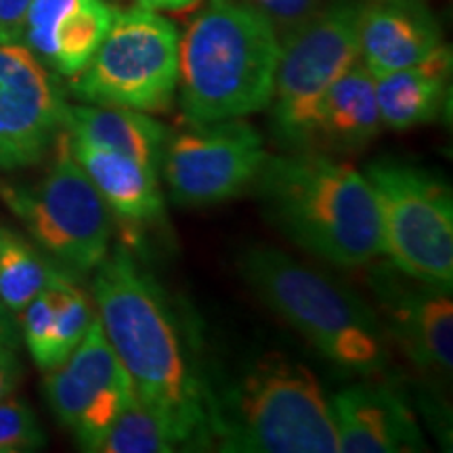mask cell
I'll return each mask as SVG.
<instances>
[{
  "mask_svg": "<svg viewBox=\"0 0 453 453\" xmlns=\"http://www.w3.org/2000/svg\"><path fill=\"white\" fill-rule=\"evenodd\" d=\"M93 296L139 399L166 422L177 449H208L206 376L157 281L116 246L95 269Z\"/></svg>",
  "mask_w": 453,
  "mask_h": 453,
  "instance_id": "6da1fadb",
  "label": "cell"
},
{
  "mask_svg": "<svg viewBox=\"0 0 453 453\" xmlns=\"http://www.w3.org/2000/svg\"><path fill=\"white\" fill-rule=\"evenodd\" d=\"M281 234L338 267L380 257V223L365 174L315 150L267 156L252 183Z\"/></svg>",
  "mask_w": 453,
  "mask_h": 453,
  "instance_id": "7a4b0ae2",
  "label": "cell"
},
{
  "mask_svg": "<svg viewBox=\"0 0 453 453\" xmlns=\"http://www.w3.org/2000/svg\"><path fill=\"white\" fill-rule=\"evenodd\" d=\"M211 447L229 453H340L332 405L315 373L281 353L226 380H206Z\"/></svg>",
  "mask_w": 453,
  "mask_h": 453,
  "instance_id": "3957f363",
  "label": "cell"
},
{
  "mask_svg": "<svg viewBox=\"0 0 453 453\" xmlns=\"http://www.w3.org/2000/svg\"><path fill=\"white\" fill-rule=\"evenodd\" d=\"M281 42L254 4L211 0L179 41L180 107L189 124L267 110Z\"/></svg>",
  "mask_w": 453,
  "mask_h": 453,
  "instance_id": "277c9868",
  "label": "cell"
},
{
  "mask_svg": "<svg viewBox=\"0 0 453 453\" xmlns=\"http://www.w3.org/2000/svg\"><path fill=\"white\" fill-rule=\"evenodd\" d=\"M240 269L254 292L324 359L357 373L387 365L380 319L338 281L271 246L248 248Z\"/></svg>",
  "mask_w": 453,
  "mask_h": 453,
  "instance_id": "5b68a950",
  "label": "cell"
},
{
  "mask_svg": "<svg viewBox=\"0 0 453 453\" xmlns=\"http://www.w3.org/2000/svg\"><path fill=\"white\" fill-rule=\"evenodd\" d=\"M359 7L353 0H338L286 32L269 104L271 134L283 151L313 150L321 99L350 65L361 61Z\"/></svg>",
  "mask_w": 453,
  "mask_h": 453,
  "instance_id": "8992f818",
  "label": "cell"
},
{
  "mask_svg": "<svg viewBox=\"0 0 453 453\" xmlns=\"http://www.w3.org/2000/svg\"><path fill=\"white\" fill-rule=\"evenodd\" d=\"M380 223V250L388 263L413 280L451 288L453 283V196L443 179L411 164H370Z\"/></svg>",
  "mask_w": 453,
  "mask_h": 453,
  "instance_id": "52a82bcc",
  "label": "cell"
},
{
  "mask_svg": "<svg viewBox=\"0 0 453 453\" xmlns=\"http://www.w3.org/2000/svg\"><path fill=\"white\" fill-rule=\"evenodd\" d=\"M179 32L156 11H118L104 42L76 76L70 90L95 105L164 111L179 84Z\"/></svg>",
  "mask_w": 453,
  "mask_h": 453,
  "instance_id": "ba28073f",
  "label": "cell"
},
{
  "mask_svg": "<svg viewBox=\"0 0 453 453\" xmlns=\"http://www.w3.org/2000/svg\"><path fill=\"white\" fill-rule=\"evenodd\" d=\"M55 157L34 187H3L0 196L34 242L61 267L88 273L110 252L111 211L72 154L70 134H57Z\"/></svg>",
  "mask_w": 453,
  "mask_h": 453,
  "instance_id": "9c48e42d",
  "label": "cell"
},
{
  "mask_svg": "<svg viewBox=\"0 0 453 453\" xmlns=\"http://www.w3.org/2000/svg\"><path fill=\"white\" fill-rule=\"evenodd\" d=\"M267 156L258 130L234 118L191 124L168 137L160 166L174 202L208 206L252 187Z\"/></svg>",
  "mask_w": 453,
  "mask_h": 453,
  "instance_id": "30bf717a",
  "label": "cell"
},
{
  "mask_svg": "<svg viewBox=\"0 0 453 453\" xmlns=\"http://www.w3.org/2000/svg\"><path fill=\"white\" fill-rule=\"evenodd\" d=\"M44 393L57 420L87 451L99 449L118 413L137 396L97 313L72 355L47 370Z\"/></svg>",
  "mask_w": 453,
  "mask_h": 453,
  "instance_id": "8fae6325",
  "label": "cell"
},
{
  "mask_svg": "<svg viewBox=\"0 0 453 453\" xmlns=\"http://www.w3.org/2000/svg\"><path fill=\"white\" fill-rule=\"evenodd\" d=\"M64 105L42 61L21 41L0 38V168L41 162L59 134Z\"/></svg>",
  "mask_w": 453,
  "mask_h": 453,
  "instance_id": "7c38bea8",
  "label": "cell"
},
{
  "mask_svg": "<svg viewBox=\"0 0 453 453\" xmlns=\"http://www.w3.org/2000/svg\"><path fill=\"white\" fill-rule=\"evenodd\" d=\"M384 332L420 370L449 376L453 367L451 288L413 280L393 265L370 271Z\"/></svg>",
  "mask_w": 453,
  "mask_h": 453,
  "instance_id": "4fadbf2b",
  "label": "cell"
},
{
  "mask_svg": "<svg viewBox=\"0 0 453 453\" xmlns=\"http://www.w3.org/2000/svg\"><path fill=\"white\" fill-rule=\"evenodd\" d=\"M340 453L424 451L422 428L405 399L384 384H353L330 401Z\"/></svg>",
  "mask_w": 453,
  "mask_h": 453,
  "instance_id": "5bb4252c",
  "label": "cell"
},
{
  "mask_svg": "<svg viewBox=\"0 0 453 453\" xmlns=\"http://www.w3.org/2000/svg\"><path fill=\"white\" fill-rule=\"evenodd\" d=\"M116 13L105 0H32L21 42L50 70L72 78L104 42Z\"/></svg>",
  "mask_w": 453,
  "mask_h": 453,
  "instance_id": "9a60e30c",
  "label": "cell"
},
{
  "mask_svg": "<svg viewBox=\"0 0 453 453\" xmlns=\"http://www.w3.org/2000/svg\"><path fill=\"white\" fill-rule=\"evenodd\" d=\"M357 36L373 78L422 64L443 47L437 21L420 0H372L359 7Z\"/></svg>",
  "mask_w": 453,
  "mask_h": 453,
  "instance_id": "2e32d148",
  "label": "cell"
},
{
  "mask_svg": "<svg viewBox=\"0 0 453 453\" xmlns=\"http://www.w3.org/2000/svg\"><path fill=\"white\" fill-rule=\"evenodd\" d=\"M382 128L376 78L357 61L327 88L317 110L313 150L324 154L359 151Z\"/></svg>",
  "mask_w": 453,
  "mask_h": 453,
  "instance_id": "e0dca14e",
  "label": "cell"
},
{
  "mask_svg": "<svg viewBox=\"0 0 453 453\" xmlns=\"http://www.w3.org/2000/svg\"><path fill=\"white\" fill-rule=\"evenodd\" d=\"M70 141L73 157L111 212L133 223H147L160 217L164 202L157 187V168L120 151L72 137Z\"/></svg>",
  "mask_w": 453,
  "mask_h": 453,
  "instance_id": "ac0fdd59",
  "label": "cell"
},
{
  "mask_svg": "<svg viewBox=\"0 0 453 453\" xmlns=\"http://www.w3.org/2000/svg\"><path fill=\"white\" fill-rule=\"evenodd\" d=\"M61 128L72 139L120 151L160 168L170 133L145 111L116 105H64Z\"/></svg>",
  "mask_w": 453,
  "mask_h": 453,
  "instance_id": "d6986e66",
  "label": "cell"
},
{
  "mask_svg": "<svg viewBox=\"0 0 453 453\" xmlns=\"http://www.w3.org/2000/svg\"><path fill=\"white\" fill-rule=\"evenodd\" d=\"M449 72L451 50L443 44L422 64L376 78L382 127L407 130L434 120L443 110Z\"/></svg>",
  "mask_w": 453,
  "mask_h": 453,
  "instance_id": "ffe728a7",
  "label": "cell"
},
{
  "mask_svg": "<svg viewBox=\"0 0 453 453\" xmlns=\"http://www.w3.org/2000/svg\"><path fill=\"white\" fill-rule=\"evenodd\" d=\"M59 273L32 243L0 226V303L11 313H21Z\"/></svg>",
  "mask_w": 453,
  "mask_h": 453,
  "instance_id": "44dd1931",
  "label": "cell"
},
{
  "mask_svg": "<svg viewBox=\"0 0 453 453\" xmlns=\"http://www.w3.org/2000/svg\"><path fill=\"white\" fill-rule=\"evenodd\" d=\"M177 449L166 422L134 396L111 422L99 453H170Z\"/></svg>",
  "mask_w": 453,
  "mask_h": 453,
  "instance_id": "7402d4cb",
  "label": "cell"
},
{
  "mask_svg": "<svg viewBox=\"0 0 453 453\" xmlns=\"http://www.w3.org/2000/svg\"><path fill=\"white\" fill-rule=\"evenodd\" d=\"M95 311L81 288L61 273L55 280V315L53 342H50V367L64 364L72 350L81 344L88 326L93 324Z\"/></svg>",
  "mask_w": 453,
  "mask_h": 453,
  "instance_id": "603a6c76",
  "label": "cell"
},
{
  "mask_svg": "<svg viewBox=\"0 0 453 453\" xmlns=\"http://www.w3.org/2000/svg\"><path fill=\"white\" fill-rule=\"evenodd\" d=\"M64 273V271H61ZM59 273V275H61ZM57 275V277H59ZM55 277V280H57ZM55 280L49 288L32 298L24 309V340L32 359L41 370H50V342H53V315H55Z\"/></svg>",
  "mask_w": 453,
  "mask_h": 453,
  "instance_id": "cb8c5ba5",
  "label": "cell"
},
{
  "mask_svg": "<svg viewBox=\"0 0 453 453\" xmlns=\"http://www.w3.org/2000/svg\"><path fill=\"white\" fill-rule=\"evenodd\" d=\"M44 445V434L36 416L24 401H0V453L36 451Z\"/></svg>",
  "mask_w": 453,
  "mask_h": 453,
  "instance_id": "d4e9b609",
  "label": "cell"
},
{
  "mask_svg": "<svg viewBox=\"0 0 453 453\" xmlns=\"http://www.w3.org/2000/svg\"><path fill=\"white\" fill-rule=\"evenodd\" d=\"M252 3L273 21V26H280L286 32L303 24L317 11V0H252Z\"/></svg>",
  "mask_w": 453,
  "mask_h": 453,
  "instance_id": "484cf974",
  "label": "cell"
},
{
  "mask_svg": "<svg viewBox=\"0 0 453 453\" xmlns=\"http://www.w3.org/2000/svg\"><path fill=\"white\" fill-rule=\"evenodd\" d=\"M32 0H0V38L21 41Z\"/></svg>",
  "mask_w": 453,
  "mask_h": 453,
  "instance_id": "4316f807",
  "label": "cell"
},
{
  "mask_svg": "<svg viewBox=\"0 0 453 453\" xmlns=\"http://www.w3.org/2000/svg\"><path fill=\"white\" fill-rule=\"evenodd\" d=\"M21 364L11 344H0V401L9 399L21 380Z\"/></svg>",
  "mask_w": 453,
  "mask_h": 453,
  "instance_id": "83f0119b",
  "label": "cell"
},
{
  "mask_svg": "<svg viewBox=\"0 0 453 453\" xmlns=\"http://www.w3.org/2000/svg\"><path fill=\"white\" fill-rule=\"evenodd\" d=\"M200 0H139V7L150 11H170V13H179V11L194 9Z\"/></svg>",
  "mask_w": 453,
  "mask_h": 453,
  "instance_id": "f1b7e54d",
  "label": "cell"
},
{
  "mask_svg": "<svg viewBox=\"0 0 453 453\" xmlns=\"http://www.w3.org/2000/svg\"><path fill=\"white\" fill-rule=\"evenodd\" d=\"M17 324L11 311L0 303V344H11L17 347Z\"/></svg>",
  "mask_w": 453,
  "mask_h": 453,
  "instance_id": "f546056e",
  "label": "cell"
}]
</instances>
